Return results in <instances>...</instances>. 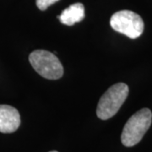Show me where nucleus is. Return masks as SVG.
<instances>
[{
  "label": "nucleus",
  "mask_w": 152,
  "mask_h": 152,
  "mask_svg": "<svg viewBox=\"0 0 152 152\" xmlns=\"http://www.w3.org/2000/svg\"><path fill=\"white\" fill-rule=\"evenodd\" d=\"M84 18H85V7L80 3H76L69 6L58 16L61 23L69 26L75 25L77 22L81 21Z\"/></svg>",
  "instance_id": "6"
},
{
  "label": "nucleus",
  "mask_w": 152,
  "mask_h": 152,
  "mask_svg": "<svg viewBox=\"0 0 152 152\" xmlns=\"http://www.w3.org/2000/svg\"><path fill=\"white\" fill-rule=\"evenodd\" d=\"M59 0H37V6L40 10H46L49 6L57 3Z\"/></svg>",
  "instance_id": "7"
},
{
  "label": "nucleus",
  "mask_w": 152,
  "mask_h": 152,
  "mask_svg": "<svg viewBox=\"0 0 152 152\" xmlns=\"http://www.w3.org/2000/svg\"><path fill=\"white\" fill-rule=\"evenodd\" d=\"M152 113L149 108H143L134 114L125 124L121 134L122 144L126 147L134 146L150 129Z\"/></svg>",
  "instance_id": "1"
},
{
  "label": "nucleus",
  "mask_w": 152,
  "mask_h": 152,
  "mask_svg": "<svg viewBox=\"0 0 152 152\" xmlns=\"http://www.w3.org/2000/svg\"><path fill=\"white\" fill-rule=\"evenodd\" d=\"M129 95V86L124 83H117L111 86L101 97L96 115L102 120L113 118L118 112Z\"/></svg>",
  "instance_id": "2"
},
{
  "label": "nucleus",
  "mask_w": 152,
  "mask_h": 152,
  "mask_svg": "<svg viewBox=\"0 0 152 152\" xmlns=\"http://www.w3.org/2000/svg\"><path fill=\"white\" fill-rule=\"evenodd\" d=\"M20 125V115L18 110L10 105H0V132L14 133Z\"/></svg>",
  "instance_id": "5"
},
{
  "label": "nucleus",
  "mask_w": 152,
  "mask_h": 152,
  "mask_svg": "<svg viewBox=\"0 0 152 152\" xmlns=\"http://www.w3.org/2000/svg\"><path fill=\"white\" fill-rule=\"evenodd\" d=\"M110 25L114 31L131 39H136L144 31V21L138 14L130 10H121L113 14Z\"/></svg>",
  "instance_id": "4"
},
{
  "label": "nucleus",
  "mask_w": 152,
  "mask_h": 152,
  "mask_svg": "<svg viewBox=\"0 0 152 152\" xmlns=\"http://www.w3.org/2000/svg\"><path fill=\"white\" fill-rule=\"evenodd\" d=\"M33 69L48 80H58L64 74V68L59 59L53 53L46 50H35L29 56Z\"/></svg>",
  "instance_id": "3"
},
{
  "label": "nucleus",
  "mask_w": 152,
  "mask_h": 152,
  "mask_svg": "<svg viewBox=\"0 0 152 152\" xmlns=\"http://www.w3.org/2000/svg\"><path fill=\"white\" fill-rule=\"evenodd\" d=\"M49 152H58V151H49Z\"/></svg>",
  "instance_id": "8"
}]
</instances>
